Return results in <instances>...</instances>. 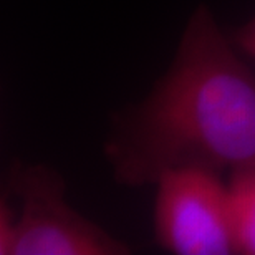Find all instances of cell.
<instances>
[{
	"label": "cell",
	"mask_w": 255,
	"mask_h": 255,
	"mask_svg": "<svg viewBox=\"0 0 255 255\" xmlns=\"http://www.w3.org/2000/svg\"><path fill=\"white\" fill-rule=\"evenodd\" d=\"M8 194L2 196V255H125L131 249L66 202L58 171L40 164H17L8 174Z\"/></svg>",
	"instance_id": "obj_2"
},
{
	"label": "cell",
	"mask_w": 255,
	"mask_h": 255,
	"mask_svg": "<svg viewBox=\"0 0 255 255\" xmlns=\"http://www.w3.org/2000/svg\"><path fill=\"white\" fill-rule=\"evenodd\" d=\"M156 242L176 255L236 254L229 184L219 172L176 169L156 182Z\"/></svg>",
	"instance_id": "obj_3"
},
{
	"label": "cell",
	"mask_w": 255,
	"mask_h": 255,
	"mask_svg": "<svg viewBox=\"0 0 255 255\" xmlns=\"http://www.w3.org/2000/svg\"><path fill=\"white\" fill-rule=\"evenodd\" d=\"M231 40L239 53L246 55L247 58L255 62V17L244 23L242 27H239Z\"/></svg>",
	"instance_id": "obj_5"
},
{
	"label": "cell",
	"mask_w": 255,
	"mask_h": 255,
	"mask_svg": "<svg viewBox=\"0 0 255 255\" xmlns=\"http://www.w3.org/2000/svg\"><path fill=\"white\" fill-rule=\"evenodd\" d=\"M229 194L236 254L255 255V167L232 172Z\"/></svg>",
	"instance_id": "obj_4"
},
{
	"label": "cell",
	"mask_w": 255,
	"mask_h": 255,
	"mask_svg": "<svg viewBox=\"0 0 255 255\" xmlns=\"http://www.w3.org/2000/svg\"><path fill=\"white\" fill-rule=\"evenodd\" d=\"M118 184H156L176 169L255 167V73L211 8L194 10L169 68L105 144Z\"/></svg>",
	"instance_id": "obj_1"
}]
</instances>
